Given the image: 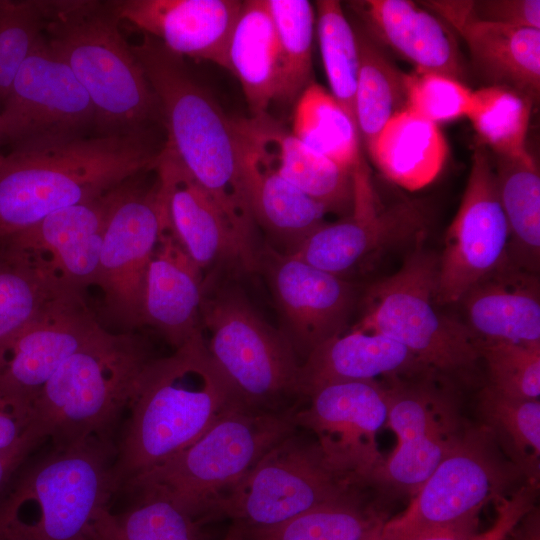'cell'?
Here are the masks:
<instances>
[{"label":"cell","instance_id":"obj_1","mask_svg":"<svg viewBox=\"0 0 540 540\" xmlns=\"http://www.w3.org/2000/svg\"><path fill=\"white\" fill-rule=\"evenodd\" d=\"M132 50L159 101L165 146L224 213L236 240L238 264L257 269V225L236 119L223 112L182 58L155 38L143 34Z\"/></svg>","mask_w":540,"mask_h":540},{"label":"cell","instance_id":"obj_2","mask_svg":"<svg viewBox=\"0 0 540 540\" xmlns=\"http://www.w3.org/2000/svg\"><path fill=\"white\" fill-rule=\"evenodd\" d=\"M164 144L148 129L90 133L0 153V243L59 209L155 169Z\"/></svg>","mask_w":540,"mask_h":540},{"label":"cell","instance_id":"obj_3","mask_svg":"<svg viewBox=\"0 0 540 540\" xmlns=\"http://www.w3.org/2000/svg\"><path fill=\"white\" fill-rule=\"evenodd\" d=\"M237 405L203 335L153 358L129 403L113 475L118 487L171 458Z\"/></svg>","mask_w":540,"mask_h":540},{"label":"cell","instance_id":"obj_4","mask_svg":"<svg viewBox=\"0 0 540 540\" xmlns=\"http://www.w3.org/2000/svg\"><path fill=\"white\" fill-rule=\"evenodd\" d=\"M120 21L112 1L47 0L44 41L86 91L97 134L163 125L157 96L121 33Z\"/></svg>","mask_w":540,"mask_h":540},{"label":"cell","instance_id":"obj_5","mask_svg":"<svg viewBox=\"0 0 540 540\" xmlns=\"http://www.w3.org/2000/svg\"><path fill=\"white\" fill-rule=\"evenodd\" d=\"M116 487L103 437L59 445L0 497V540H91Z\"/></svg>","mask_w":540,"mask_h":540},{"label":"cell","instance_id":"obj_6","mask_svg":"<svg viewBox=\"0 0 540 540\" xmlns=\"http://www.w3.org/2000/svg\"><path fill=\"white\" fill-rule=\"evenodd\" d=\"M416 243L400 268L367 291L365 310L353 329L377 333L407 348L441 377L473 385L482 362L479 340L436 301L438 255Z\"/></svg>","mask_w":540,"mask_h":540},{"label":"cell","instance_id":"obj_7","mask_svg":"<svg viewBox=\"0 0 540 540\" xmlns=\"http://www.w3.org/2000/svg\"><path fill=\"white\" fill-rule=\"evenodd\" d=\"M295 412L259 413L234 405L186 448L126 482L140 497L169 500L197 520L297 426Z\"/></svg>","mask_w":540,"mask_h":540},{"label":"cell","instance_id":"obj_8","mask_svg":"<svg viewBox=\"0 0 540 540\" xmlns=\"http://www.w3.org/2000/svg\"><path fill=\"white\" fill-rule=\"evenodd\" d=\"M153 358L133 331L103 327L51 376L33 400L35 424L57 446L104 433L128 408Z\"/></svg>","mask_w":540,"mask_h":540},{"label":"cell","instance_id":"obj_9","mask_svg":"<svg viewBox=\"0 0 540 540\" xmlns=\"http://www.w3.org/2000/svg\"><path fill=\"white\" fill-rule=\"evenodd\" d=\"M201 328L237 405L270 414L299 408L302 363L283 332L271 327L244 296L235 291L206 294Z\"/></svg>","mask_w":540,"mask_h":540},{"label":"cell","instance_id":"obj_10","mask_svg":"<svg viewBox=\"0 0 540 540\" xmlns=\"http://www.w3.org/2000/svg\"><path fill=\"white\" fill-rule=\"evenodd\" d=\"M357 486L329 464L315 438L296 428L217 501L209 518L227 517L244 527L273 526L354 496Z\"/></svg>","mask_w":540,"mask_h":540},{"label":"cell","instance_id":"obj_11","mask_svg":"<svg viewBox=\"0 0 540 540\" xmlns=\"http://www.w3.org/2000/svg\"><path fill=\"white\" fill-rule=\"evenodd\" d=\"M382 383L386 425L397 445L371 483L414 495L468 426L460 413L458 386L439 375L391 377Z\"/></svg>","mask_w":540,"mask_h":540},{"label":"cell","instance_id":"obj_12","mask_svg":"<svg viewBox=\"0 0 540 540\" xmlns=\"http://www.w3.org/2000/svg\"><path fill=\"white\" fill-rule=\"evenodd\" d=\"M520 470L502 453L482 425L467 426L450 453L413 495L408 508L385 521L381 540L451 524L498 502L519 479Z\"/></svg>","mask_w":540,"mask_h":540},{"label":"cell","instance_id":"obj_13","mask_svg":"<svg viewBox=\"0 0 540 540\" xmlns=\"http://www.w3.org/2000/svg\"><path fill=\"white\" fill-rule=\"evenodd\" d=\"M352 176L350 213L336 222L325 221L288 253L343 278L394 249L424 240L431 224V213L420 200L379 206L363 159Z\"/></svg>","mask_w":540,"mask_h":540},{"label":"cell","instance_id":"obj_14","mask_svg":"<svg viewBox=\"0 0 540 540\" xmlns=\"http://www.w3.org/2000/svg\"><path fill=\"white\" fill-rule=\"evenodd\" d=\"M143 174L116 190L104 228L96 283L103 292L106 318L122 332L142 326L145 276L165 226L157 175L146 185Z\"/></svg>","mask_w":540,"mask_h":540},{"label":"cell","instance_id":"obj_15","mask_svg":"<svg viewBox=\"0 0 540 540\" xmlns=\"http://www.w3.org/2000/svg\"><path fill=\"white\" fill-rule=\"evenodd\" d=\"M509 229L498 195L493 157L479 142L459 209L438 255L436 301L459 303L477 283L507 261Z\"/></svg>","mask_w":540,"mask_h":540},{"label":"cell","instance_id":"obj_16","mask_svg":"<svg viewBox=\"0 0 540 540\" xmlns=\"http://www.w3.org/2000/svg\"><path fill=\"white\" fill-rule=\"evenodd\" d=\"M2 146L43 144L94 133L91 101L69 67L39 40L0 108Z\"/></svg>","mask_w":540,"mask_h":540},{"label":"cell","instance_id":"obj_17","mask_svg":"<svg viewBox=\"0 0 540 540\" xmlns=\"http://www.w3.org/2000/svg\"><path fill=\"white\" fill-rule=\"evenodd\" d=\"M294 415L311 432L329 464L357 485L372 482L385 458L377 435L387 421L382 381H342L320 386Z\"/></svg>","mask_w":540,"mask_h":540},{"label":"cell","instance_id":"obj_18","mask_svg":"<svg viewBox=\"0 0 540 540\" xmlns=\"http://www.w3.org/2000/svg\"><path fill=\"white\" fill-rule=\"evenodd\" d=\"M259 266L286 326L283 334L299 359L344 332L356 297L346 278L270 247L260 250Z\"/></svg>","mask_w":540,"mask_h":540},{"label":"cell","instance_id":"obj_19","mask_svg":"<svg viewBox=\"0 0 540 540\" xmlns=\"http://www.w3.org/2000/svg\"><path fill=\"white\" fill-rule=\"evenodd\" d=\"M102 326L72 293L0 344V390L33 403L57 369Z\"/></svg>","mask_w":540,"mask_h":540},{"label":"cell","instance_id":"obj_20","mask_svg":"<svg viewBox=\"0 0 540 540\" xmlns=\"http://www.w3.org/2000/svg\"><path fill=\"white\" fill-rule=\"evenodd\" d=\"M445 20L465 41L473 67L490 86H501L529 98L540 91V29L484 21L475 17L471 1L421 2Z\"/></svg>","mask_w":540,"mask_h":540},{"label":"cell","instance_id":"obj_21","mask_svg":"<svg viewBox=\"0 0 540 540\" xmlns=\"http://www.w3.org/2000/svg\"><path fill=\"white\" fill-rule=\"evenodd\" d=\"M117 188L59 209L0 246L44 258L63 282L83 293L97 283L104 228Z\"/></svg>","mask_w":540,"mask_h":540},{"label":"cell","instance_id":"obj_22","mask_svg":"<svg viewBox=\"0 0 540 540\" xmlns=\"http://www.w3.org/2000/svg\"><path fill=\"white\" fill-rule=\"evenodd\" d=\"M120 20L158 40L183 57L227 67L230 33L241 8L240 0H114Z\"/></svg>","mask_w":540,"mask_h":540},{"label":"cell","instance_id":"obj_23","mask_svg":"<svg viewBox=\"0 0 540 540\" xmlns=\"http://www.w3.org/2000/svg\"><path fill=\"white\" fill-rule=\"evenodd\" d=\"M155 172L165 227L189 257L203 271L226 258L238 262L236 240L224 213L165 144Z\"/></svg>","mask_w":540,"mask_h":540},{"label":"cell","instance_id":"obj_24","mask_svg":"<svg viewBox=\"0 0 540 540\" xmlns=\"http://www.w3.org/2000/svg\"><path fill=\"white\" fill-rule=\"evenodd\" d=\"M205 295L203 270L164 227L145 276L142 326L156 329L178 348L203 335Z\"/></svg>","mask_w":540,"mask_h":540},{"label":"cell","instance_id":"obj_25","mask_svg":"<svg viewBox=\"0 0 540 540\" xmlns=\"http://www.w3.org/2000/svg\"><path fill=\"white\" fill-rule=\"evenodd\" d=\"M236 123L244 144L285 180L329 213H350L353 170L311 150L267 113Z\"/></svg>","mask_w":540,"mask_h":540},{"label":"cell","instance_id":"obj_26","mask_svg":"<svg viewBox=\"0 0 540 540\" xmlns=\"http://www.w3.org/2000/svg\"><path fill=\"white\" fill-rule=\"evenodd\" d=\"M370 34L412 63L418 72L462 82L466 68L456 39L428 9L409 0L349 2Z\"/></svg>","mask_w":540,"mask_h":540},{"label":"cell","instance_id":"obj_27","mask_svg":"<svg viewBox=\"0 0 540 540\" xmlns=\"http://www.w3.org/2000/svg\"><path fill=\"white\" fill-rule=\"evenodd\" d=\"M539 277L510 260L460 300L479 342L540 343Z\"/></svg>","mask_w":540,"mask_h":540},{"label":"cell","instance_id":"obj_28","mask_svg":"<svg viewBox=\"0 0 540 540\" xmlns=\"http://www.w3.org/2000/svg\"><path fill=\"white\" fill-rule=\"evenodd\" d=\"M425 375L438 374L400 343L352 329L325 341L304 359L300 390L307 398L316 388L335 382Z\"/></svg>","mask_w":540,"mask_h":540},{"label":"cell","instance_id":"obj_29","mask_svg":"<svg viewBox=\"0 0 540 540\" xmlns=\"http://www.w3.org/2000/svg\"><path fill=\"white\" fill-rule=\"evenodd\" d=\"M254 221L292 253L325 222L328 210L280 176L243 142Z\"/></svg>","mask_w":540,"mask_h":540},{"label":"cell","instance_id":"obj_30","mask_svg":"<svg viewBox=\"0 0 540 540\" xmlns=\"http://www.w3.org/2000/svg\"><path fill=\"white\" fill-rule=\"evenodd\" d=\"M226 69L241 84L252 116L266 114L276 99L279 53L266 0L242 1L229 36Z\"/></svg>","mask_w":540,"mask_h":540},{"label":"cell","instance_id":"obj_31","mask_svg":"<svg viewBox=\"0 0 540 540\" xmlns=\"http://www.w3.org/2000/svg\"><path fill=\"white\" fill-rule=\"evenodd\" d=\"M368 153L387 179L415 191L438 176L448 145L437 124L406 109L388 121Z\"/></svg>","mask_w":540,"mask_h":540},{"label":"cell","instance_id":"obj_32","mask_svg":"<svg viewBox=\"0 0 540 540\" xmlns=\"http://www.w3.org/2000/svg\"><path fill=\"white\" fill-rule=\"evenodd\" d=\"M81 293L34 254L0 246V344L65 296Z\"/></svg>","mask_w":540,"mask_h":540},{"label":"cell","instance_id":"obj_33","mask_svg":"<svg viewBox=\"0 0 540 540\" xmlns=\"http://www.w3.org/2000/svg\"><path fill=\"white\" fill-rule=\"evenodd\" d=\"M497 190L508 229V257L538 275L540 268V174L531 155H494Z\"/></svg>","mask_w":540,"mask_h":540},{"label":"cell","instance_id":"obj_34","mask_svg":"<svg viewBox=\"0 0 540 540\" xmlns=\"http://www.w3.org/2000/svg\"><path fill=\"white\" fill-rule=\"evenodd\" d=\"M354 31L359 54L355 119L369 152L388 121L407 109V74L392 64L365 31Z\"/></svg>","mask_w":540,"mask_h":540},{"label":"cell","instance_id":"obj_35","mask_svg":"<svg viewBox=\"0 0 540 540\" xmlns=\"http://www.w3.org/2000/svg\"><path fill=\"white\" fill-rule=\"evenodd\" d=\"M291 133L342 168L353 170L362 160L355 122L333 95L314 81L295 101Z\"/></svg>","mask_w":540,"mask_h":540},{"label":"cell","instance_id":"obj_36","mask_svg":"<svg viewBox=\"0 0 540 540\" xmlns=\"http://www.w3.org/2000/svg\"><path fill=\"white\" fill-rule=\"evenodd\" d=\"M481 424L527 482L539 483L540 400L504 396L485 385L478 395Z\"/></svg>","mask_w":540,"mask_h":540},{"label":"cell","instance_id":"obj_37","mask_svg":"<svg viewBox=\"0 0 540 540\" xmlns=\"http://www.w3.org/2000/svg\"><path fill=\"white\" fill-rule=\"evenodd\" d=\"M383 521L381 515L364 508L354 495L273 526L234 525L241 540H364Z\"/></svg>","mask_w":540,"mask_h":540},{"label":"cell","instance_id":"obj_38","mask_svg":"<svg viewBox=\"0 0 540 540\" xmlns=\"http://www.w3.org/2000/svg\"><path fill=\"white\" fill-rule=\"evenodd\" d=\"M279 53L276 101L291 103L313 82L315 11L307 0H266Z\"/></svg>","mask_w":540,"mask_h":540},{"label":"cell","instance_id":"obj_39","mask_svg":"<svg viewBox=\"0 0 540 540\" xmlns=\"http://www.w3.org/2000/svg\"><path fill=\"white\" fill-rule=\"evenodd\" d=\"M533 101L501 86L474 91L467 114L480 143L494 155L525 157Z\"/></svg>","mask_w":540,"mask_h":540},{"label":"cell","instance_id":"obj_40","mask_svg":"<svg viewBox=\"0 0 540 540\" xmlns=\"http://www.w3.org/2000/svg\"><path fill=\"white\" fill-rule=\"evenodd\" d=\"M198 522L167 499L143 496L123 513L105 507L93 524L91 540H202Z\"/></svg>","mask_w":540,"mask_h":540},{"label":"cell","instance_id":"obj_41","mask_svg":"<svg viewBox=\"0 0 540 540\" xmlns=\"http://www.w3.org/2000/svg\"><path fill=\"white\" fill-rule=\"evenodd\" d=\"M316 12L319 46L331 94L356 124L359 54L354 28L339 1H316Z\"/></svg>","mask_w":540,"mask_h":540},{"label":"cell","instance_id":"obj_42","mask_svg":"<svg viewBox=\"0 0 540 540\" xmlns=\"http://www.w3.org/2000/svg\"><path fill=\"white\" fill-rule=\"evenodd\" d=\"M47 0H0V108L21 65L42 38Z\"/></svg>","mask_w":540,"mask_h":540},{"label":"cell","instance_id":"obj_43","mask_svg":"<svg viewBox=\"0 0 540 540\" xmlns=\"http://www.w3.org/2000/svg\"><path fill=\"white\" fill-rule=\"evenodd\" d=\"M487 384L515 399L540 397V343L480 342Z\"/></svg>","mask_w":540,"mask_h":540},{"label":"cell","instance_id":"obj_44","mask_svg":"<svg viewBox=\"0 0 540 540\" xmlns=\"http://www.w3.org/2000/svg\"><path fill=\"white\" fill-rule=\"evenodd\" d=\"M407 109L439 124L467 117L474 91L454 78L415 71L406 76Z\"/></svg>","mask_w":540,"mask_h":540},{"label":"cell","instance_id":"obj_45","mask_svg":"<svg viewBox=\"0 0 540 540\" xmlns=\"http://www.w3.org/2000/svg\"><path fill=\"white\" fill-rule=\"evenodd\" d=\"M538 487L537 482H525L510 497L500 499L492 526L478 533L474 540H506L524 515L536 505Z\"/></svg>","mask_w":540,"mask_h":540},{"label":"cell","instance_id":"obj_46","mask_svg":"<svg viewBox=\"0 0 540 540\" xmlns=\"http://www.w3.org/2000/svg\"><path fill=\"white\" fill-rule=\"evenodd\" d=\"M471 5L478 19L540 29L539 0H481Z\"/></svg>","mask_w":540,"mask_h":540},{"label":"cell","instance_id":"obj_47","mask_svg":"<svg viewBox=\"0 0 540 540\" xmlns=\"http://www.w3.org/2000/svg\"><path fill=\"white\" fill-rule=\"evenodd\" d=\"M35 426L33 403L0 390V450L15 445Z\"/></svg>","mask_w":540,"mask_h":540},{"label":"cell","instance_id":"obj_48","mask_svg":"<svg viewBox=\"0 0 540 540\" xmlns=\"http://www.w3.org/2000/svg\"><path fill=\"white\" fill-rule=\"evenodd\" d=\"M45 439L36 425L15 445L0 450V493L31 451Z\"/></svg>","mask_w":540,"mask_h":540},{"label":"cell","instance_id":"obj_49","mask_svg":"<svg viewBox=\"0 0 540 540\" xmlns=\"http://www.w3.org/2000/svg\"><path fill=\"white\" fill-rule=\"evenodd\" d=\"M478 526L479 515H474L461 521L423 529L391 540H474L478 535Z\"/></svg>","mask_w":540,"mask_h":540},{"label":"cell","instance_id":"obj_50","mask_svg":"<svg viewBox=\"0 0 540 540\" xmlns=\"http://www.w3.org/2000/svg\"><path fill=\"white\" fill-rule=\"evenodd\" d=\"M513 540H540V511L535 505L511 531Z\"/></svg>","mask_w":540,"mask_h":540},{"label":"cell","instance_id":"obj_51","mask_svg":"<svg viewBox=\"0 0 540 540\" xmlns=\"http://www.w3.org/2000/svg\"><path fill=\"white\" fill-rule=\"evenodd\" d=\"M223 540H241L240 532L237 526L233 525Z\"/></svg>","mask_w":540,"mask_h":540},{"label":"cell","instance_id":"obj_52","mask_svg":"<svg viewBox=\"0 0 540 540\" xmlns=\"http://www.w3.org/2000/svg\"><path fill=\"white\" fill-rule=\"evenodd\" d=\"M385 521L380 523L364 540H380L381 530Z\"/></svg>","mask_w":540,"mask_h":540},{"label":"cell","instance_id":"obj_53","mask_svg":"<svg viewBox=\"0 0 540 540\" xmlns=\"http://www.w3.org/2000/svg\"><path fill=\"white\" fill-rule=\"evenodd\" d=\"M2 146V137H1V121H0V147Z\"/></svg>","mask_w":540,"mask_h":540}]
</instances>
